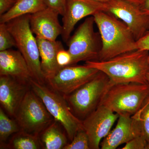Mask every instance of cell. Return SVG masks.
Segmentation results:
<instances>
[{
  "instance_id": "16",
  "label": "cell",
  "mask_w": 149,
  "mask_h": 149,
  "mask_svg": "<svg viewBox=\"0 0 149 149\" xmlns=\"http://www.w3.org/2000/svg\"><path fill=\"white\" fill-rule=\"evenodd\" d=\"M139 136L141 133L132 116H119L116 127L102 141L101 148L115 149Z\"/></svg>"
},
{
  "instance_id": "23",
  "label": "cell",
  "mask_w": 149,
  "mask_h": 149,
  "mask_svg": "<svg viewBox=\"0 0 149 149\" xmlns=\"http://www.w3.org/2000/svg\"><path fill=\"white\" fill-rule=\"evenodd\" d=\"M63 149H90L89 138L85 130H78L71 142Z\"/></svg>"
},
{
  "instance_id": "7",
  "label": "cell",
  "mask_w": 149,
  "mask_h": 149,
  "mask_svg": "<svg viewBox=\"0 0 149 149\" xmlns=\"http://www.w3.org/2000/svg\"><path fill=\"white\" fill-rule=\"evenodd\" d=\"M95 23L94 17H87L67 42L72 57L70 65L97 60L102 44L100 33L94 31Z\"/></svg>"
},
{
  "instance_id": "6",
  "label": "cell",
  "mask_w": 149,
  "mask_h": 149,
  "mask_svg": "<svg viewBox=\"0 0 149 149\" xmlns=\"http://www.w3.org/2000/svg\"><path fill=\"white\" fill-rule=\"evenodd\" d=\"M29 84L54 120L64 128L70 141H72L77 131L83 129V124L82 120L72 112L64 96L34 79H31Z\"/></svg>"
},
{
  "instance_id": "22",
  "label": "cell",
  "mask_w": 149,
  "mask_h": 149,
  "mask_svg": "<svg viewBox=\"0 0 149 149\" xmlns=\"http://www.w3.org/2000/svg\"><path fill=\"white\" fill-rule=\"evenodd\" d=\"M132 117L141 136L145 138L149 146V96L141 109Z\"/></svg>"
},
{
  "instance_id": "26",
  "label": "cell",
  "mask_w": 149,
  "mask_h": 149,
  "mask_svg": "<svg viewBox=\"0 0 149 149\" xmlns=\"http://www.w3.org/2000/svg\"><path fill=\"white\" fill-rule=\"evenodd\" d=\"M57 61L59 65L61 67H63L70 65L72 57L69 52L63 49L58 53Z\"/></svg>"
},
{
  "instance_id": "1",
  "label": "cell",
  "mask_w": 149,
  "mask_h": 149,
  "mask_svg": "<svg viewBox=\"0 0 149 149\" xmlns=\"http://www.w3.org/2000/svg\"><path fill=\"white\" fill-rule=\"evenodd\" d=\"M87 66L103 72L109 77L111 85L136 83L148 84L149 52L136 49L104 61H88Z\"/></svg>"
},
{
  "instance_id": "31",
  "label": "cell",
  "mask_w": 149,
  "mask_h": 149,
  "mask_svg": "<svg viewBox=\"0 0 149 149\" xmlns=\"http://www.w3.org/2000/svg\"><path fill=\"white\" fill-rule=\"evenodd\" d=\"M141 7L146 0H123Z\"/></svg>"
},
{
  "instance_id": "25",
  "label": "cell",
  "mask_w": 149,
  "mask_h": 149,
  "mask_svg": "<svg viewBox=\"0 0 149 149\" xmlns=\"http://www.w3.org/2000/svg\"><path fill=\"white\" fill-rule=\"evenodd\" d=\"M122 149H149L146 139L142 136H137L125 143Z\"/></svg>"
},
{
  "instance_id": "33",
  "label": "cell",
  "mask_w": 149,
  "mask_h": 149,
  "mask_svg": "<svg viewBox=\"0 0 149 149\" xmlns=\"http://www.w3.org/2000/svg\"><path fill=\"white\" fill-rule=\"evenodd\" d=\"M147 80L148 81V83L149 84V71L148 72L147 75Z\"/></svg>"
},
{
  "instance_id": "15",
  "label": "cell",
  "mask_w": 149,
  "mask_h": 149,
  "mask_svg": "<svg viewBox=\"0 0 149 149\" xmlns=\"http://www.w3.org/2000/svg\"><path fill=\"white\" fill-rule=\"evenodd\" d=\"M0 76H10L27 84L33 79L21 53L10 49L0 52Z\"/></svg>"
},
{
  "instance_id": "28",
  "label": "cell",
  "mask_w": 149,
  "mask_h": 149,
  "mask_svg": "<svg viewBox=\"0 0 149 149\" xmlns=\"http://www.w3.org/2000/svg\"><path fill=\"white\" fill-rule=\"evenodd\" d=\"M19 1V0H0V15L9 10Z\"/></svg>"
},
{
  "instance_id": "19",
  "label": "cell",
  "mask_w": 149,
  "mask_h": 149,
  "mask_svg": "<svg viewBox=\"0 0 149 149\" xmlns=\"http://www.w3.org/2000/svg\"><path fill=\"white\" fill-rule=\"evenodd\" d=\"M47 7L45 0H19L13 7L0 15V23L27 14H32Z\"/></svg>"
},
{
  "instance_id": "30",
  "label": "cell",
  "mask_w": 149,
  "mask_h": 149,
  "mask_svg": "<svg viewBox=\"0 0 149 149\" xmlns=\"http://www.w3.org/2000/svg\"><path fill=\"white\" fill-rule=\"evenodd\" d=\"M141 8L145 13L149 15V0H146Z\"/></svg>"
},
{
  "instance_id": "21",
  "label": "cell",
  "mask_w": 149,
  "mask_h": 149,
  "mask_svg": "<svg viewBox=\"0 0 149 149\" xmlns=\"http://www.w3.org/2000/svg\"><path fill=\"white\" fill-rule=\"evenodd\" d=\"M21 130L15 119L8 117L4 110L0 108V143L2 148L11 136Z\"/></svg>"
},
{
  "instance_id": "27",
  "label": "cell",
  "mask_w": 149,
  "mask_h": 149,
  "mask_svg": "<svg viewBox=\"0 0 149 149\" xmlns=\"http://www.w3.org/2000/svg\"><path fill=\"white\" fill-rule=\"evenodd\" d=\"M45 1L47 7L56 10L60 15H63L66 0H45Z\"/></svg>"
},
{
  "instance_id": "11",
  "label": "cell",
  "mask_w": 149,
  "mask_h": 149,
  "mask_svg": "<svg viewBox=\"0 0 149 149\" xmlns=\"http://www.w3.org/2000/svg\"><path fill=\"white\" fill-rule=\"evenodd\" d=\"M119 115L100 105L82 121L83 129L87 133L90 149H99L101 141L108 135Z\"/></svg>"
},
{
  "instance_id": "9",
  "label": "cell",
  "mask_w": 149,
  "mask_h": 149,
  "mask_svg": "<svg viewBox=\"0 0 149 149\" xmlns=\"http://www.w3.org/2000/svg\"><path fill=\"white\" fill-rule=\"evenodd\" d=\"M99 70L84 65H68L46 81L49 87L62 95L71 94L96 76Z\"/></svg>"
},
{
  "instance_id": "29",
  "label": "cell",
  "mask_w": 149,
  "mask_h": 149,
  "mask_svg": "<svg viewBox=\"0 0 149 149\" xmlns=\"http://www.w3.org/2000/svg\"><path fill=\"white\" fill-rule=\"evenodd\" d=\"M137 49L146 50L149 52V30L136 42Z\"/></svg>"
},
{
  "instance_id": "14",
  "label": "cell",
  "mask_w": 149,
  "mask_h": 149,
  "mask_svg": "<svg viewBox=\"0 0 149 149\" xmlns=\"http://www.w3.org/2000/svg\"><path fill=\"white\" fill-rule=\"evenodd\" d=\"M29 84L9 76H0V103L4 110L14 117L27 91Z\"/></svg>"
},
{
  "instance_id": "2",
  "label": "cell",
  "mask_w": 149,
  "mask_h": 149,
  "mask_svg": "<svg viewBox=\"0 0 149 149\" xmlns=\"http://www.w3.org/2000/svg\"><path fill=\"white\" fill-rule=\"evenodd\" d=\"M98 28L102 46L97 61H104L137 49L136 40L123 22L109 12L100 11L93 15Z\"/></svg>"
},
{
  "instance_id": "4",
  "label": "cell",
  "mask_w": 149,
  "mask_h": 149,
  "mask_svg": "<svg viewBox=\"0 0 149 149\" xmlns=\"http://www.w3.org/2000/svg\"><path fill=\"white\" fill-rule=\"evenodd\" d=\"M111 85L109 77L99 71L88 83L70 95L63 96L73 114L83 121L101 104Z\"/></svg>"
},
{
  "instance_id": "17",
  "label": "cell",
  "mask_w": 149,
  "mask_h": 149,
  "mask_svg": "<svg viewBox=\"0 0 149 149\" xmlns=\"http://www.w3.org/2000/svg\"><path fill=\"white\" fill-rule=\"evenodd\" d=\"M36 38L41 59V69L47 81L54 76L61 68L58 63L57 55L59 51L64 48L60 41Z\"/></svg>"
},
{
  "instance_id": "5",
  "label": "cell",
  "mask_w": 149,
  "mask_h": 149,
  "mask_svg": "<svg viewBox=\"0 0 149 149\" xmlns=\"http://www.w3.org/2000/svg\"><path fill=\"white\" fill-rule=\"evenodd\" d=\"M30 15L18 17L6 23L15 40L16 47L29 67L33 79L40 84H45L46 79L41 69L38 44L30 29Z\"/></svg>"
},
{
  "instance_id": "10",
  "label": "cell",
  "mask_w": 149,
  "mask_h": 149,
  "mask_svg": "<svg viewBox=\"0 0 149 149\" xmlns=\"http://www.w3.org/2000/svg\"><path fill=\"white\" fill-rule=\"evenodd\" d=\"M105 3L107 11L127 25L136 41L149 31V15L141 7L123 0H110Z\"/></svg>"
},
{
  "instance_id": "12",
  "label": "cell",
  "mask_w": 149,
  "mask_h": 149,
  "mask_svg": "<svg viewBox=\"0 0 149 149\" xmlns=\"http://www.w3.org/2000/svg\"><path fill=\"white\" fill-rule=\"evenodd\" d=\"M100 11H107L106 3L95 0H66L62 18L61 36L63 41L67 42L78 22Z\"/></svg>"
},
{
  "instance_id": "20",
  "label": "cell",
  "mask_w": 149,
  "mask_h": 149,
  "mask_svg": "<svg viewBox=\"0 0 149 149\" xmlns=\"http://www.w3.org/2000/svg\"><path fill=\"white\" fill-rule=\"evenodd\" d=\"M2 148L40 149L43 148L39 136L20 130L13 135L8 143Z\"/></svg>"
},
{
  "instance_id": "13",
  "label": "cell",
  "mask_w": 149,
  "mask_h": 149,
  "mask_svg": "<svg viewBox=\"0 0 149 149\" xmlns=\"http://www.w3.org/2000/svg\"><path fill=\"white\" fill-rule=\"evenodd\" d=\"M60 14L53 8H47L30 14V29L36 37L55 41L62 32V25L60 23Z\"/></svg>"
},
{
  "instance_id": "32",
  "label": "cell",
  "mask_w": 149,
  "mask_h": 149,
  "mask_svg": "<svg viewBox=\"0 0 149 149\" xmlns=\"http://www.w3.org/2000/svg\"><path fill=\"white\" fill-rule=\"evenodd\" d=\"M95 1L105 3L109 1L110 0H95Z\"/></svg>"
},
{
  "instance_id": "3",
  "label": "cell",
  "mask_w": 149,
  "mask_h": 149,
  "mask_svg": "<svg viewBox=\"0 0 149 149\" xmlns=\"http://www.w3.org/2000/svg\"><path fill=\"white\" fill-rule=\"evenodd\" d=\"M149 96V84L119 83L110 87L101 103L119 116H132Z\"/></svg>"
},
{
  "instance_id": "24",
  "label": "cell",
  "mask_w": 149,
  "mask_h": 149,
  "mask_svg": "<svg viewBox=\"0 0 149 149\" xmlns=\"http://www.w3.org/2000/svg\"><path fill=\"white\" fill-rule=\"evenodd\" d=\"M16 47L14 38L6 23H0V52Z\"/></svg>"
},
{
  "instance_id": "18",
  "label": "cell",
  "mask_w": 149,
  "mask_h": 149,
  "mask_svg": "<svg viewBox=\"0 0 149 149\" xmlns=\"http://www.w3.org/2000/svg\"><path fill=\"white\" fill-rule=\"evenodd\" d=\"M60 123L54 120L39 135L40 142L45 149H63L68 143L67 135L60 127Z\"/></svg>"
},
{
  "instance_id": "8",
  "label": "cell",
  "mask_w": 149,
  "mask_h": 149,
  "mask_svg": "<svg viewBox=\"0 0 149 149\" xmlns=\"http://www.w3.org/2000/svg\"><path fill=\"white\" fill-rule=\"evenodd\" d=\"M13 118L21 130L38 136L54 120L31 88L27 91Z\"/></svg>"
}]
</instances>
